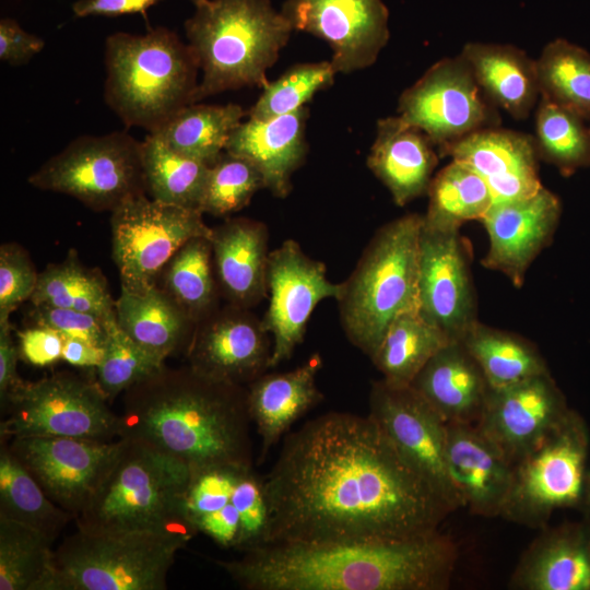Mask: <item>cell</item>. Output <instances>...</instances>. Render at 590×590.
<instances>
[{
	"label": "cell",
	"mask_w": 590,
	"mask_h": 590,
	"mask_svg": "<svg viewBox=\"0 0 590 590\" xmlns=\"http://www.w3.org/2000/svg\"><path fill=\"white\" fill-rule=\"evenodd\" d=\"M268 543L428 534L453 512L368 414L329 412L285 436L263 476Z\"/></svg>",
	"instance_id": "1"
},
{
	"label": "cell",
	"mask_w": 590,
	"mask_h": 590,
	"mask_svg": "<svg viewBox=\"0 0 590 590\" xmlns=\"http://www.w3.org/2000/svg\"><path fill=\"white\" fill-rule=\"evenodd\" d=\"M458 552L439 530L405 539L268 543L216 564L248 590H446Z\"/></svg>",
	"instance_id": "2"
},
{
	"label": "cell",
	"mask_w": 590,
	"mask_h": 590,
	"mask_svg": "<svg viewBox=\"0 0 590 590\" xmlns=\"http://www.w3.org/2000/svg\"><path fill=\"white\" fill-rule=\"evenodd\" d=\"M120 438L142 441L190 471L252 467L246 386L215 380L189 365L157 373L123 393Z\"/></svg>",
	"instance_id": "3"
},
{
	"label": "cell",
	"mask_w": 590,
	"mask_h": 590,
	"mask_svg": "<svg viewBox=\"0 0 590 590\" xmlns=\"http://www.w3.org/2000/svg\"><path fill=\"white\" fill-rule=\"evenodd\" d=\"M185 32L201 79L196 103L245 86L263 87L292 27L270 0H199Z\"/></svg>",
	"instance_id": "4"
},
{
	"label": "cell",
	"mask_w": 590,
	"mask_h": 590,
	"mask_svg": "<svg viewBox=\"0 0 590 590\" xmlns=\"http://www.w3.org/2000/svg\"><path fill=\"white\" fill-rule=\"evenodd\" d=\"M104 98L127 127L154 132L196 103L200 71L188 44L165 27L117 32L105 42Z\"/></svg>",
	"instance_id": "5"
},
{
	"label": "cell",
	"mask_w": 590,
	"mask_h": 590,
	"mask_svg": "<svg viewBox=\"0 0 590 590\" xmlns=\"http://www.w3.org/2000/svg\"><path fill=\"white\" fill-rule=\"evenodd\" d=\"M121 446L95 493L74 518L92 531H150L191 540L198 531L185 511L190 469L135 439Z\"/></svg>",
	"instance_id": "6"
},
{
	"label": "cell",
	"mask_w": 590,
	"mask_h": 590,
	"mask_svg": "<svg viewBox=\"0 0 590 590\" xmlns=\"http://www.w3.org/2000/svg\"><path fill=\"white\" fill-rule=\"evenodd\" d=\"M423 215L379 227L337 297L347 340L370 359L400 314L418 308V246Z\"/></svg>",
	"instance_id": "7"
},
{
	"label": "cell",
	"mask_w": 590,
	"mask_h": 590,
	"mask_svg": "<svg viewBox=\"0 0 590 590\" xmlns=\"http://www.w3.org/2000/svg\"><path fill=\"white\" fill-rule=\"evenodd\" d=\"M189 541L161 532L76 528L54 552L52 590H164L176 553Z\"/></svg>",
	"instance_id": "8"
},
{
	"label": "cell",
	"mask_w": 590,
	"mask_h": 590,
	"mask_svg": "<svg viewBox=\"0 0 590 590\" xmlns=\"http://www.w3.org/2000/svg\"><path fill=\"white\" fill-rule=\"evenodd\" d=\"M588 433L568 411L560 423L514 465L500 517L531 528L542 527L560 508L588 502Z\"/></svg>",
	"instance_id": "9"
},
{
	"label": "cell",
	"mask_w": 590,
	"mask_h": 590,
	"mask_svg": "<svg viewBox=\"0 0 590 590\" xmlns=\"http://www.w3.org/2000/svg\"><path fill=\"white\" fill-rule=\"evenodd\" d=\"M95 378L58 371L23 381L4 404L1 439L31 436L74 437L99 441L120 438V417L114 413Z\"/></svg>",
	"instance_id": "10"
},
{
	"label": "cell",
	"mask_w": 590,
	"mask_h": 590,
	"mask_svg": "<svg viewBox=\"0 0 590 590\" xmlns=\"http://www.w3.org/2000/svg\"><path fill=\"white\" fill-rule=\"evenodd\" d=\"M33 187L71 196L94 211L113 212L146 193L142 142L125 131L80 135L28 177Z\"/></svg>",
	"instance_id": "11"
},
{
	"label": "cell",
	"mask_w": 590,
	"mask_h": 590,
	"mask_svg": "<svg viewBox=\"0 0 590 590\" xmlns=\"http://www.w3.org/2000/svg\"><path fill=\"white\" fill-rule=\"evenodd\" d=\"M111 256L121 287L143 293L157 285L176 251L193 237H211L203 213L155 201L146 193L110 212Z\"/></svg>",
	"instance_id": "12"
},
{
	"label": "cell",
	"mask_w": 590,
	"mask_h": 590,
	"mask_svg": "<svg viewBox=\"0 0 590 590\" xmlns=\"http://www.w3.org/2000/svg\"><path fill=\"white\" fill-rule=\"evenodd\" d=\"M398 116L422 130L438 152L471 133L500 126L497 107L461 55L440 59L404 90Z\"/></svg>",
	"instance_id": "13"
},
{
	"label": "cell",
	"mask_w": 590,
	"mask_h": 590,
	"mask_svg": "<svg viewBox=\"0 0 590 590\" xmlns=\"http://www.w3.org/2000/svg\"><path fill=\"white\" fill-rule=\"evenodd\" d=\"M368 414L452 511L464 507L448 468L447 425L411 386L373 382Z\"/></svg>",
	"instance_id": "14"
},
{
	"label": "cell",
	"mask_w": 590,
	"mask_h": 590,
	"mask_svg": "<svg viewBox=\"0 0 590 590\" xmlns=\"http://www.w3.org/2000/svg\"><path fill=\"white\" fill-rule=\"evenodd\" d=\"M267 287L269 306L261 320L272 335L273 368L291 358L316 306L327 298L337 299L340 283L327 278L323 262L307 256L296 240L286 239L269 253Z\"/></svg>",
	"instance_id": "15"
},
{
	"label": "cell",
	"mask_w": 590,
	"mask_h": 590,
	"mask_svg": "<svg viewBox=\"0 0 590 590\" xmlns=\"http://www.w3.org/2000/svg\"><path fill=\"white\" fill-rule=\"evenodd\" d=\"M469 249L460 228L422 225L418 246V310L451 341L476 322Z\"/></svg>",
	"instance_id": "16"
},
{
	"label": "cell",
	"mask_w": 590,
	"mask_h": 590,
	"mask_svg": "<svg viewBox=\"0 0 590 590\" xmlns=\"http://www.w3.org/2000/svg\"><path fill=\"white\" fill-rule=\"evenodd\" d=\"M120 446V438L57 436L15 437L8 445L46 495L74 518L90 502Z\"/></svg>",
	"instance_id": "17"
},
{
	"label": "cell",
	"mask_w": 590,
	"mask_h": 590,
	"mask_svg": "<svg viewBox=\"0 0 590 590\" xmlns=\"http://www.w3.org/2000/svg\"><path fill=\"white\" fill-rule=\"evenodd\" d=\"M280 12L293 31L328 43L338 73L373 66L390 37L382 0H285Z\"/></svg>",
	"instance_id": "18"
},
{
	"label": "cell",
	"mask_w": 590,
	"mask_h": 590,
	"mask_svg": "<svg viewBox=\"0 0 590 590\" xmlns=\"http://www.w3.org/2000/svg\"><path fill=\"white\" fill-rule=\"evenodd\" d=\"M272 349L262 320L227 303L196 323L186 357L203 376L247 387L270 368Z\"/></svg>",
	"instance_id": "19"
},
{
	"label": "cell",
	"mask_w": 590,
	"mask_h": 590,
	"mask_svg": "<svg viewBox=\"0 0 590 590\" xmlns=\"http://www.w3.org/2000/svg\"><path fill=\"white\" fill-rule=\"evenodd\" d=\"M550 371L518 384L489 389L477 427L515 464L560 423L568 413Z\"/></svg>",
	"instance_id": "20"
},
{
	"label": "cell",
	"mask_w": 590,
	"mask_h": 590,
	"mask_svg": "<svg viewBox=\"0 0 590 590\" xmlns=\"http://www.w3.org/2000/svg\"><path fill=\"white\" fill-rule=\"evenodd\" d=\"M560 214V199L544 186L530 197L494 203L481 220L489 241L482 264L522 286L529 267L551 244Z\"/></svg>",
	"instance_id": "21"
},
{
	"label": "cell",
	"mask_w": 590,
	"mask_h": 590,
	"mask_svg": "<svg viewBox=\"0 0 590 590\" xmlns=\"http://www.w3.org/2000/svg\"><path fill=\"white\" fill-rule=\"evenodd\" d=\"M465 164L487 184L494 203L534 194L543 187L533 135L499 127L471 133L440 150Z\"/></svg>",
	"instance_id": "22"
},
{
	"label": "cell",
	"mask_w": 590,
	"mask_h": 590,
	"mask_svg": "<svg viewBox=\"0 0 590 590\" xmlns=\"http://www.w3.org/2000/svg\"><path fill=\"white\" fill-rule=\"evenodd\" d=\"M446 425L448 468L464 507L479 516L500 517L515 464L476 424Z\"/></svg>",
	"instance_id": "23"
},
{
	"label": "cell",
	"mask_w": 590,
	"mask_h": 590,
	"mask_svg": "<svg viewBox=\"0 0 590 590\" xmlns=\"http://www.w3.org/2000/svg\"><path fill=\"white\" fill-rule=\"evenodd\" d=\"M307 107L282 116L241 121L232 132L225 151L250 162L261 174L264 189L276 198L292 190V176L307 155Z\"/></svg>",
	"instance_id": "24"
},
{
	"label": "cell",
	"mask_w": 590,
	"mask_h": 590,
	"mask_svg": "<svg viewBox=\"0 0 590 590\" xmlns=\"http://www.w3.org/2000/svg\"><path fill=\"white\" fill-rule=\"evenodd\" d=\"M213 266L221 296L251 309L268 296L269 229L248 217H228L212 228Z\"/></svg>",
	"instance_id": "25"
},
{
	"label": "cell",
	"mask_w": 590,
	"mask_h": 590,
	"mask_svg": "<svg viewBox=\"0 0 590 590\" xmlns=\"http://www.w3.org/2000/svg\"><path fill=\"white\" fill-rule=\"evenodd\" d=\"M438 156L422 130L392 116L377 121L376 138L366 163L389 190L394 203L403 206L427 194Z\"/></svg>",
	"instance_id": "26"
},
{
	"label": "cell",
	"mask_w": 590,
	"mask_h": 590,
	"mask_svg": "<svg viewBox=\"0 0 590 590\" xmlns=\"http://www.w3.org/2000/svg\"><path fill=\"white\" fill-rule=\"evenodd\" d=\"M410 386L446 424H476L491 389L481 367L460 341L441 347Z\"/></svg>",
	"instance_id": "27"
},
{
	"label": "cell",
	"mask_w": 590,
	"mask_h": 590,
	"mask_svg": "<svg viewBox=\"0 0 590 590\" xmlns=\"http://www.w3.org/2000/svg\"><path fill=\"white\" fill-rule=\"evenodd\" d=\"M509 587L590 590V524H565L540 534L522 554Z\"/></svg>",
	"instance_id": "28"
},
{
	"label": "cell",
	"mask_w": 590,
	"mask_h": 590,
	"mask_svg": "<svg viewBox=\"0 0 590 590\" xmlns=\"http://www.w3.org/2000/svg\"><path fill=\"white\" fill-rule=\"evenodd\" d=\"M316 353L295 369L264 373L247 386L248 408L261 438V458L290 430L291 426L322 400L316 378L321 369Z\"/></svg>",
	"instance_id": "29"
},
{
	"label": "cell",
	"mask_w": 590,
	"mask_h": 590,
	"mask_svg": "<svg viewBox=\"0 0 590 590\" xmlns=\"http://www.w3.org/2000/svg\"><path fill=\"white\" fill-rule=\"evenodd\" d=\"M460 55L497 108L517 120L529 117L540 99L534 59L512 45L479 42L467 43Z\"/></svg>",
	"instance_id": "30"
},
{
	"label": "cell",
	"mask_w": 590,
	"mask_h": 590,
	"mask_svg": "<svg viewBox=\"0 0 590 590\" xmlns=\"http://www.w3.org/2000/svg\"><path fill=\"white\" fill-rule=\"evenodd\" d=\"M115 311L121 330L164 362L180 350L186 352L196 326L158 285L139 294L121 288Z\"/></svg>",
	"instance_id": "31"
},
{
	"label": "cell",
	"mask_w": 590,
	"mask_h": 590,
	"mask_svg": "<svg viewBox=\"0 0 590 590\" xmlns=\"http://www.w3.org/2000/svg\"><path fill=\"white\" fill-rule=\"evenodd\" d=\"M245 116L247 111L237 104L192 103L151 134L173 151L211 166L225 151L232 132Z\"/></svg>",
	"instance_id": "32"
},
{
	"label": "cell",
	"mask_w": 590,
	"mask_h": 590,
	"mask_svg": "<svg viewBox=\"0 0 590 590\" xmlns=\"http://www.w3.org/2000/svg\"><path fill=\"white\" fill-rule=\"evenodd\" d=\"M451 340L417 309L400 314L388 327L375 355L382 380L408 387L425 364Z\"/></svg>",
	"instance_id": "33"
},
{
	"label": "cell",
	"mask_w": 590,
	"mask_h": 590,
	"mask_svg": "<svg viewBox=\"0 0 590 590\" xmlns=\"http://www.w3.org/2000/svg\"><path fill=\"white\" fill-rule=\"evenodd\" d=\"M157 285L198 323L219 306L211 237L186 241L163 269Z\"/></svg>",
	"instance_id": "34"
},
{
	"label": "cell",
	"mask_w": 590,
	"mask_h": 590,
	"mask_svg": "<svg viewBox=\"0 0 590 590\" xmlns=\"http://www.w3.org/2000/svg\"><path fill=\"white\" fill-rule=\"evenodd\" d=\"M460 342L481 367L491 389L505 388L548 371L531 342L480 321Z\"/></svg>",
	"instance_id": "35"
},
{
	"label": "cell",
	"mask_w": 590,
	"mask_h": 590,
	"mask_svg": "<svg viewBox=\"0 0 590 590\" xmlns=\"http://www.w3.org/2000/svg\"><path fill=\"white\" fill-rule=\"evenodd\" d=\"M142 167L151 199L202 212L210 166L173 151L149 133L142 141Z\"/></svg>",
	"instance_id": "36"
},
{
	"label": "cell",
	"mask_w": 590,
	"mask_h": 590,
	"mask_svg": "<svg viewBox=\"0 0 590 590\" xmlns=\"http://www.w3.org/2000/svg\"><path fill=\"white\" fill-rule=\"evenodd\" d=\"M30 302L105 318L116 314L105 276L99 270L85 267L73 249L61 262L48 264L38 274Z\"/></svg>",
	"instance_id": "37"
},
{
	"label": "cell",
	"mask_w": 590,
	"mask_h": 590,
	"mask_svg": "<svg viewBox=\"0 0 590 590\" xmlns=\"http://www.w3.org/2000/svg\"><path fill=\"white\" fill-rule=\"evenodd\" d=\"M54 541L0 516V590H52Z\"/></svg>",
	"instance_id": "38"
},
{
	"label": "cell",
	"mask_w": 590,
	"mask_h": 590,
	"mask_svg": "<svg viewBox=\"0 0 590 590\" xmlns=\"http://www.w3.org/2000/svg\"><path fill=\"white\" fill-rule=\"evenodd\" d=\"M0 516L34 528L52 541L74 518L54 503L15 458L7 444L0 449Z\"/></svg>",
	"instance_id": "39"
},
{
	"label": "cell",
	"mask_w": 590,
	"mask_h": 590,
	"mask_svg": "<svg viewBox=\"0 0 590 590\" xmlns=\"http://www.w3.org/2000/svg\"><path fill=\"white\" fill-rule=\"evenodd\" d=\"M424 224L440 228H460L468 221H481L494 204L493 194L472 168L452 161L432 179Z\"/></svg>",
	"instance_id": "40"
},
{
	"label": "cell",
	"mask_w": 590,
	"mask_h": 590,
	"mask_svg": "<svg viewBox=\"0 0 590 590\" xmlns=\"http://www.w3.org/2000/svg\"><path fill=\"white\" fill-rule=\"evenodd\" d=\"M535 61L540 96L590 120V54L556 38L544 46Z\"/></svg>",
	"instance_id": "41"
},
{
	"label": "cell",
	"mask_w": 590,
	"mask_h": 590,
	"mask_svg": "<svg viewBox=\"0 0 590 590\" xmlns=\"http://www.w3.org/2000/svg\"><path fill=\"white\" fill-rule=\"evenodd\" d=\"M539 158L569 176L590 166V128L573 111L540 96L533 135Z\"/></svg>",
	"instance_id": "42"
},
{
	"label": "cell",
	"mask_w": 590,
	"mask_h": 590,
	"mask_svg": "<svg viewBox=\"0 0 590 590\" xmlns=\"http://www.w3.org/2000/svg\"><path fill=\"white\" fill-rule=\"evenodd\" d=\"M107 339L95 380L111 402L120 393L157 373L165 362L131 340L118 326L116 314L106 321Z\"/></svg>",
	"instance_id": "43"
},
{
	"label": "cell",
	"mask_w": 590,
	"mask_h": 590,
	"mask_svg": "<svg viewBox=\"0 0 590 590\" xmlns=\"http://www.w3.org/2000/svg\"><path fill=\"white\" fill-rule=\"evenodd\" d=\"M337 73L330 60L294 64L262 87L247 116L269 119L299 110L316 93L331 86Z\"/></svg>",
	"instance_id": "44"
},
{
	"label": "cell",
	"mask_w": 590,
	"mask_h": 590,
	"mask_svg": "<svg viewBox=\"0 0 590 590\" xmlns=\"http://www.w3.org/2000/svg\"><path fill=\"white\" fill-rule=\"evenodd\" d=\"M260 189H264V182L259 170L247 160L224 151L210 166L201 211L228 216L248 205Z\"/></svg>",
	"instance_id": "45"
},
{
	"label": "cell",
	"mask_w": 590,
	"mask_h": 590,
	"mask_svg": "<svg viewBox=\"0 0 590 590\" xmlns=\"http://www.w3.org/2000/svg\"><path fill=\"white\" fill-rule=\"evenodd\" d=\"M38 274L28 252L16 243L0 246V323L33 295Z\"/></svg>",
	"instance_id": "46"
},
{
	"label": "cell",
	"mask_w": 590,
	"mask_h": 590,
	"mask_svg": "<svg viewBox=\"0 0 590 590\" xmlns=\"http://www.w3.org/2000/svg\"><path fill=\"white\" fill-rule=\"evenodd\" d=\"M30 317L32 324L50 328L64 340H83L104 346L107 339L106 321L109 317L48 305H33Z\"/></svg>",
	"instance_id": "47"
},
{
	"label": "cell",
	"mask_w": 590,
	"mask_h": 590,
	"mask_svg": "<svg viewBox=\"0 0 590 590\" xmlns=\"http://www.w3.org/2000/svg\"><path fill=\"white\" fill-rule=\"evenodd\" d=\"M20 356L26 363L37 366H50L62 359L64 339L55 330L33 324L16 331Z\"/></svg>",
	"instance_id": "48"
},
{
	"label": "cell",
	"mask_w": 590,
	"mask_h": 590,
	"mask_svg": "<svg viewBox=\"0 0 590 590\" xmlns=\"http://www.w3.org/2000/svg\"><path fill=\"white\" fill-rule=\"evenodd\" d=\"M45 46L43 38L27 33L13 19L0 21V59L11 66L27 63Z\"/></svg>",
	"instance_id": "49"
},
{
	"label": "cell",
	"mask_w": 590,
	"mask_h": 590,
	"mask_svg": "<svg viewBox=\"0 0 590 590\" xmlns=\"http://www.w3.org/2000/svg\"><path fill=\"white\" fill-rule=\"evenodd\" d=\"M21 358L17 341L10 322L0 323V399L3 402L24 380L17 374Z\"/></svg>",
	"instance_id": "50"
},
{
	"label": "cell",
	"mask_w": 590,
	"mask_h": 590,
	"mask_svg": "<svg viewBox=\"0 0 590 590\" xmlns=\"http://www.w3.org/2000/svg\"><path fill=\"white\" fill-rule=\"evenodd\" d=\"M160 0H78L73 3V13L79 17L88 15L117 16L142 13ZM196 3L199 0H190Z\"/></svg>",
	"instance_id": "51"
},
{
	"label": "cell",
	"mask_w": 590,
	"mask_h": 590,
	"mask_svg": "<svg viewBox=\"0 0 590 590\" xmlns=\"http://www.w3.org/2000/svg\"><path fill=\"white\" fill-rule=\"evenodd\" d=\"M105 349L83 340H64L62 359L76 367L95 369L104 358Z\"/></svg>",
	"instance_id": "52"
}]
</instances>
